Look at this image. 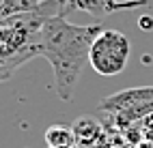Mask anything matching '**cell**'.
<instances>
[{
	"label": "cell",
	"instance_id": "5",
	"mask_svg": "<svg viewBox=\"0 0 153 148\" xmlns=\"http://www.w3.org/2000/svg\"><path fill=\"white\" fill-rule=\"evenodd\" d=\"M71 127H74L78 148H101V144H104V127L95 118H78Z\"/></svg>",
	"mask_w": 153,
	"mask_h": 148
},
{
	"label": "cell",
	"instance_id": "9",
	"mask_svg": "<svg viewBox=\"0 0 153 148\" xmlns=\"http://www.w3.org/2000/svg\"><path fill=\"white\" fill-rule=\"evenodd\" d=\"M151 122H153V114H151L149 118H145V120H142V125H151Z\"/></svg>",
	"mask_w": 153,
	"mask_h": 148
},
{
	"label": "cell",
	"instance_id": "3",
	"mask_svg": "<svg viewBox=\"0 0 153 148\" xmlns=\"http://www.w3.org/2000/svg\"><path fill=\"white\" fill-rule=\"evenodd\" d=\"M129 52H131L129 39L123 32L108 28V30H101L95 37L93 45H91V54H88V64L99 75L114 77L125 69Z\"/></svg>",
	"mask_w": 153,
	"mask_h": 148
},
{
	"label": "cell",
	"instance_id": "1",
	"mask_svg": "<svg viewBox=\"0 0 153 148\" xmlns=\"http://www.w3.org/2000/svg\"><path fill=\"white\" fill-rule=\"evenodd\" d=\"M104 30L99 24L78 26L67 22L65 15L50 17L37 37L39 56L52 64L56 92L63 101H71L74 88L80 80L84 64L88 62L91 45Z\"/></svg>",
	"mask_w": 153,
	"mask_h": 148
},
{
	"label": "cell",
	"instance_id": "8",
	"mask_svg": "<svg viewBox=\"0 0 153 148\" xmlns=\"http://www.w3.org/2000/svg\"><path fill=\"white\" fill-rule=\"evenodd\" d=\"M140 26H142V30H151L153 28V19L151 17H140Z\"/></svg>",
	"mask_w": 153,
	"mask_h": 148
},
{
	"label": "cell",
	"instance_id": "10",
	"mask_svg": "<svg viewBox=\"0 0 153 148\" xmlns=\"http://www.w3.org/2000/svg\"><path fill=\"white\" fill-rule=\"evenodd\" d=\"M2 2H4V0H0V4H2Z\"/></svg>",
	"mask_w": 153,
	"mask_h": 148
},
{
	"label": "cell",
	"instance_id": "6",
	"mask_svg": "<svg viewBox=\"0 0 153 148\" xmlns=\"http://www.w3.org/2000/svg\"><path fill=\"white\" fill-rule=\"evenodd\" d=\"M45 144L48 148H71L76 146L74 127L67 125H52L45 129Z\"/></svg>",
	"mask_w": 153,
	"mask_h": 148
},
{
	"label": "cell",
	"instance_id": "11",
	"mask_svg": "<svg viewBox=\"0 0 153 148\" xmlns=\"http://www.w3.org/2000/svg\"><path fill=\"white\" fill-rule=\"evenodd\" d=\"M71 148H78V146H71Z\"/></svg>",
	"mask_w": 153,
	"mask_h": 148
},
{
	"label": "cell",
	"instance_id": "2",
	"mask_svg": "<svg viewBox=\"0 0 153 148\" xmlns=\"http://www.w3.org/2000/svg\"><path fill=\"white\" fill-rule=\"evenodd\" d=\"M99 112L114 116L121 129L134 122H142L153 114V86L127 88L117 95H110L99 103Z\"/></svg>",
	"mask_w": 153,
	"mask_h": 148
},
{
	"label": "cell",
	"instance_id": "7",
	"mask_svg": "<svg viewBox=\"0 0 153 148\" xmlns=\"http://www.w3.org/2000/svg\"><path fill=\"white\" fill-rule=\"evenodd\" d=\"M43 0H4L0 4V19L22 15V13H33L35 9L41 7Z\"/></svg>",
	"mask_w": 153,
	"mask_h": 148
},
{
	"label": "cell",
	"instance_id": "4",
	"mask_svg": "<svg viewBox=\"0 0 153 148\" xmlns=\"http://www.w3.org/2000/svg\"><path fill=\"white\" fill-rule=\"evenodd\" d=\"M147 0H67V15L71 11H84L88 15H93L95 19H104L112 13H119L123 9H138V7H147Z\"/></svg>",
	"mask_w": 153,
	"mask_h": 148
}]
</instances>
